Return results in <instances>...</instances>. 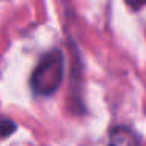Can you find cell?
Instances as JSON below:
<instances>
[{"instance_id": "obj_4", "label": "cell", "mask_w": 146, "mask_h": 146, "mask_svg": "<svg viewBox=\"0 0 146 146\" xmlns=\"http://www.w3.org/2000/svg\"><path fill=\"white\" fill-rule=\"evenodd\" d=\"M126 3L132 10H140V8L146 7V0H126Z\"/></svg>"}, {"instance_id": "obj_3", "label": "cell", "mask_w": 146, "mask_h": 146, "mask_svg": "<svg viewBox=\"0 0 146 146\" xmlns=\"http://www.w3.org/2000/svg\"><path fill=\"white\" fill-rule=\"evenodd\" d=\"M16 124L8 118H0V137H8L14 132Z\"/></svg>"}, {"instance_id": "obj_1", "label": "cell", "mask_w": 146, "mask_h": 146, "mask_svg": "<svg viewBox=\"0 0 146 146\" xmlns=\"http://www.w3.org/2000/svg\"><path fill=\"white\" fill-rule=\"evenodd\" d=\"M64 72L63 54L58 49L50 50L39 60L38 66L35 68L32 74L30 85L32 90L39 96L54 94L61 85Z\"/></svg>"}, {"instance_id": "obj_2", "label": "cell", "mask_w": 146, "mask_h": 146, "mask_svg": "<svg viewBox=\"0 0 146 146\" xmlns=\"http://www.w3.org/2000/svg\"><path fill=\"white\" fill-rule=\"evenodd\" d=\"M108 146H141L132 130L126 127H115L108 135Z\"/></svg>"}]
</instances>
